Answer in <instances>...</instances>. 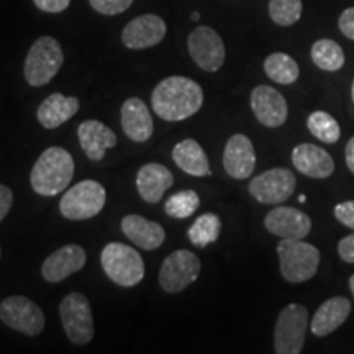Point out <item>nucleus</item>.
<instances>
[{"label": "nucleus", "instance_id": "42", "mask_svg": "<svg viewBox=\"0 0 354 354\" xmlns=\"http://www.w3.org/2000/svg\"><path fill=\"white\" fill-rule=\"evenodd\" d=\"M0 254H2V251H0Z\"/></svg>", "mask_w": 354, "mask_h": 354}, {"label": "nucleus", "instance_id": "16", "mask_svg": "<svg viewBox=\"0 0 354 354\" xmlns=\"http://www.w3.org/2000/svg\"><path fill=\"white\" fill-rule=\"evenodd\" d=\"M87 254L82 246L79 245H66L55 253H51L44 259L41 266V274L44 281L48 282H61L68 279L71 274L79 272L86 266Z\"/></svg>", "mask_w": 354, "mask_h": 354}, {"label": "nucleus", "instance_id": "21", "mask_svg": "<svg viewBox=\"0 0 354 354\" xmlns=\"http://www.w3.org/2000/svg\"><path fill=\"white\" fill-rule=\"evenodd\" d=\"M122 232L131 243L141 250H158L166 240V232L156 221H151L141 215H127L122 220Z\"/></svg>", "mask_w": 354, "mask_h": 354}, {"label": "nucleus", "instance_id": "36", "mask_svg": "<svg viewBox=\"0 0 354 354\" xmlns=\"http://www.w3.org/2000/svg\"><path fill=\"white\" fill-rule=\"evenodd\" d=\"M338 254L343 261L354 264V233L344 236L343 240L338 243Z\"/></svg>", "mask_w": 354, "mask_h": 354}, {"label": "nucleus", "instance_id": "8", "mask_svg": "<svg viewBox=\"0 0 354 354\" xmlns=\"http://www.w3.org/2000/svg\"><path fill=\"white\" fill-rule=\"evenodd\" d=\"M59 317L69 342L87 344L94 338V317L87 297L79 292L66 295L59 305Z\"/></svg>", "mask_w": 354, "mask_h": 354}, {"label": "nucleus", "instance_id": "1", "mask_svg": "<svg viewBox=\"0 0 354 354\" xmlns=\"http://www.w3.org/2000/svg\"><path fill=\"white\" fill-rule=\"evenodd\" d=\"M202 104V87L189 77H166L153 88V110L159 118L166 122L187 120L201 110Z\"/></svg>", "mask_w": 354, "mask_h": 354}, {"label": "nucleus", "instance_id": "2", "mask_svg": "<svg viewBox=\"0 0 354 354\" xmlns=\"http://www.w3.org/2000/svg\"><path fill=\"white\" fill-rule=\"evenodd\" d=\"M74 159L69 151L59 146L44 149L35 162L30 184L39 196L53 197L68 189L74 177Z\"/></svg>", "mask_w": 354, "mask_h": 354}, {"label": "nucleus", "instance_id": "32", "mask_svg": "<svg viewBox=\"0 0 354 354\" xmlns=\"http://www.w3.org/2000/svg\"><path fill=\"white\" fill-rule=\"evenodd\" d=\"M92 8L99 12L100 15H118L130 8L133 0H88Z\"/></svg>", "mask_w": 354, "mask_h": 354}, {"label": "nucleus", "instance_id": "5", "mask_svg": "<svg viewBox=\"0 0 354 354\" xmlns=\"http://www.w3.org/2000/svg\"><path fill=\"white\" fill-rule=\"evenodd\" d=\"M64 63L61 43L53 37H41L32 44L25 59V79L30 86H46Z\"/></svg>", "mask_w": 354, "mask_h": 354}, {"label": "nucleus", "instance_id": "11", "mask_svg": "<svg viewBox=\"0 0 354 354\" xmlns=\"http://www.w3.org/2000/svg\"><path fill=\"white\" fill-rule=\"evenodd\" d=\"M190 57L207 73H216L225 63V44L218 33L210 26H197L187 38Z\"/></svg>", "mask_w": 354, "mask_h": 354}, {"label": "nucleus", "instance_id": "14", "mask_svg": "<svg viewBox=\"0 0 354 354\" xmlns=\"http://www.w3.org/2000/svg\"><path fill=\"white\" fill-rule=\"evenodd\" d=\"M251 109L261 125L279 128L287 122L289 107L281 92L271 86H258L251 92Z\"/></svg>", "mask_w": 354, "mask_h": 354}, {"label": "nucleus", "instance_id": "4", "mask_svg": "<svg viewBox=\"0 0 354 354\" xmlns=\"http://www.w3.org/2000/svg\"><path fill=\"white\" fill-rule=\"evenodd\" d=\"M102 268L110 281L122 287L140 284L145 277V263L135 248L113 241L100 253Z\"/></svg>", "mask_w": 354, "mask_h": 354}, {"label": "nucleus", "instance_id": "12", "mask_svg": "<svg viewBox=\"0 0 354 354\" xmlns=\"http://www.w3.org/2000/svg\"><path fill=\"white\" fill-rule=\"evenodd\" d=\"M297 179L290 169L286 167H274L254 177L250 183V194L256 201L266 205L282 203L294 194Z\"/></svg>", "mask_w": 354, "mask_h": 354}, {"label": "nucleus", "instance_id": "25", "mask_svg": "<svg viewBox=\"0 0 354 354\" xmlns=\"http://www.w3.org/2000/svg\"><path fill=\"white\" fill-rule=\"evenodd\" d=\"M172 159L185 174L194 177H205L212 174L209 158L196 140L187 138L179 141L172 149Z\"/></svg>", "mask_w": 354, "mask_h": 354}, {"label": "nucleus", "instance_id": "22", "mask_svg": "<svg viewBox=\"0 0 354 354\" xmlns=\"http://www.w3.org/2000/svg\"><path fill=\"white\" fill-rule=\"evenodd\" d=\"M174 184V176L159 162H148L136 174V187L140 197L148 203H158L167 189Z\"/></svg>", "mask_w": 354, "mask_h": 354}, {"label": "nucleus", "instance_id": "29", "mask_svg": "<svg viewBox=\"0 0 354 354\" xmlns=\"http://www.w3.org/2000/svg\"><path fill=\"white\" fill-rule=\"evenodd\" d=\"M308 131L312 133L315 138H318L323 143H336L342 136V128H339V123L335 120V117H331L330 113L322 112H313L308 117L307 120Z\"/></svg>", "mask_w": 354, "mask_h": 354}, {"label": "nucleus", "instance_id": "17", "mask_svg": "<svg viewBox=\"0 0 354 354\" xmlns=\"http://www.w3.org/2000/svg\"><path fill=\"white\" fill-rule=\"evenodd\" d=\"M223 167L233 179H246L256 167V151L253 141L246 135L236 133L227 141L223 151Z\"/></svg>", "mask_w": 354, "mask_h": 354}, {"label": "nucleus", "instance_id": "35", "mask_svg": "<svg viewBox=\"0 0 354 354\" xmlns=\"http://www.w3.org/2000/svg\"><path fill=\"white\" fill-rule=\"evenodd\" d=\"M39 10L46 13H61L69 7L71 0H33Z\"/></svg>", "mask_w": 354, "mask_h": 354}, {"label": "nucleus", "instance_id": "10", "mask_svg": "<svg viewBox=\"0 0 354 354\" xmlns=\"http://www.w3.org/2000/svg\"><path fill=\"white\" fill-rule=\"evenodd\" d=\"M0 320L8 328L26 336L39 335L44 328L43 310L25 295H12L0 304Z\"/></svg>", "mask_w": 354, "mask_h": 354}, {"label": "nucleus", "instance_id": "6", "mask_svg": "<svg viewBox=\"0 0 354 354\" xmlns=\"http://www.w3.org/2000/svg\"><path fill=\"white\" fill-rule=\"evenodd\" d=\"M107 192L97 180H81L66 190L61 197L59 212L68 220H88L99 215L105 207Z\"/></svg>", "mask_w": 354, "mask_h": 354}, {"label": "nucleus", "instance_id": "15", "mask_svg": "<svg viewBox=\"0 0 354 354\" xmlns=\"http://www.w3.org/2000/svg\"><path fill=\"white\" fill-rule=\"evenodd\" d=\"M264 227L269 233L290 240H304L312 230V220L294 207H276L266 215Z\"/></svg>", "mask_w": 354, "mask_h": 354}, {"label": "nucleus", "instance_id": "20", "mask_svg": "<svg viewBox=\"0 0 354 354\" xmlns=\"http://www.w3.org/2000/svg\"><path fill=\"white\" fill-rule=\"evenodd\" d=\"M79 145L91 161H102L105 151L117 145V135L99 120H86L77 128Z\"/></svg>", "mask_w": 354, "mask_h": 354}, {"label": "nucleus", "instance_id": "40", "mask_svg": "<svg viewBox=\"0 0 354 354\" xmlns=\"http://www.w3.org/2000/svg\"><path fill=\"white\" fill-rule=\"evenodd\" d=\"M198 19H201V13H198V12H194V13H192V20H196V21H197Z\"/></svg>", "mask_w": 354, "mask_h": 354}, {"label": "nucleus", "instance_id": "24", "mask_svg": "<svg viewBox=\"0 0 354 354\" xmlns=\"http://www.w3.org/2000/svg\"><path fill=\"white\" fill-rule=\"evenodd\" d=\"M351 312V302L346 297H331L320 305L313 320L310 322V330L315 336L331 335L348 320Z\"/></svg>", "mask_w": 354, "mask_h": 354}, {"label": "nucleus", "instance_id": "13", "mask_svg": "<svg viewBox=\"0 0 354 354\" xmlns=\"http://www.w3.org/2000/svg\"><path fill=\"white\" fill-rule=\"evenodd\" d=\"M166 32V21L161 17L146 13L127 24L122 32V43L130 50H146L161 43Z\"/></svg>", "mask_w": 354, "mask_h": 354}, {"label": "nucleus", "instance_id": "26", "mask_svg": "<svg viewBox=\"0 0 354 354\" xmlns=\"http://www.w3.org/2000/svg\"><path fill=\"white\" fill-rule=\"evenodd\" d=\"M264 73L271 81L282 84V86H289V84L297 81L300 69L294 57L286 55V53H272L266 57Z\"/></svg>", "mask_w": 354, "mask_h": 354}, {"label": "nucleus", "instance_id": "39", "mask_svg": "<svg viewBox=\"0 0 354 354\" xmlns=\"http://www.w3.org/2000/svg\"><path fill=\"white\" fill-rule=\"evenodd\" d=\"M349 289L353 292V297H354V274L351 277H349Z\"/></svg>", "mask_w": 354, "mask_h": 354}, {"label": "nucleus", "instance_id": "34", "mask_svg": "<svg viewBox=\"0 0 354 354\" xmlns=\"http://www.w3.org/2000/svg\"><path fill=\"white\" fill-rule=\"evenodd\" d=\"M338 26L342 30V33L344 37L353 39L354 41V7L346 8L342 15H339L338 20Z\"/></svg>", "mask_w": 354, "mask_h": 354}, {"label": "nucleus", "instance_id": "3", "mask_svg": "<svg viewBox=\"0 0 354 354\" xmlns=\"http://www.w3.org/2000/svg\"><path fill=\"white\" fill-rule=\"evenodd\" d=\"M281 274L290 284L307 282L315 276L320 264V251L302 240L282 238L277 245Z\"/></svg>", "mask_w": 354, "mask_h": 354}, {"label": "nucleus", "instance_id": "28", "mask_svg": "<svg viewBox=\"0 0 354 354\" xmlns=\"http://www.w3.org/2000/svg\"><path fill=\"white\" fill-rule=\"evenodd\" d=\"M221 221L220 216L215 214H203L190 225L189 228V240L192 241L194 246L205 248L210 243H215L220 236Z\"/></svg>", "mask_w": 354, "mask_h": 354}, {"label": "nucleus", "instance_id": "33", "mask_svg": "<svg viewBox=\"0 0 354 354\" xmlns=\"http://www.w3.org/2000/svg\"><path fill=\"white\" fill-rule=\"evenodd\" d=\"M335 216L344 227L354 230V201L338 203L335 207Z\"/></svg>", "mask_w": 354, "mask_h": 354}, {"label": "nucleus", "instance_id": "7", "mask_svg": "<svg viewBox=\"0 0 354 354\" xmlns=\"http://www.w3.org/2000/svg\"><path fill=\"white\" fill-rule=\"evenodd\" d=\"M308 328V312L304 305L290 304L279 313L274 328V351L277 354H299Z\"/></svg>", "mask_w": 354, "mask_h": 354}, {"label": "nucleus", "instance_id": "23", "mask_svg": "<svg viewBox=\"0 0 354 354\" xmlns=\"http://www.w3.org/2000/svg\"><path fill=\"white\" fill-rule=\"evenodd\" d=\"M79 112V99L76 97H66L59 92L48 95L41 104H39L37 117L46 130H55L61 127Z\"/></svg>", "mask_w": 354, "mask_h": 354}, {"label": "nucleus", "instance_id": "31", "mask_svg": "<svg viewBox=\"0 0 354 354\" xmlns=\"http://www.w3.org/2000/svg\"><path fill=\"white\" fill-rule=\"evenodd\" d=\"M269 17L274 24L281 26L297 24L302 17V0H271Z\"/></svg>", "mask_w": 354, "mask_h": 354}, {"label": "nucleus", "instance_id": "18", "mask_svg": "<svg viewBox=\"0 0 354 354\" xmlns=\"http://www.w3.org/2000/svg\"><path fill=\"white\" fill-rule=\"evenodd\" d=\"M120 120L127 138L135 143H145L153 136L154 123L151 112L138 97H130L123 102Z\"/></svg>", "mask_w": 354, "mask_h": 354}, {"label": "nucleus", "instance_id": "41", "mask_svg": "<svg viewBox=\"0 0 354 354\" xmlns=\"http://www.w3.org/2000/svg\"><path fill=\"white\" fill-rule=\"evenodd\" d=\"M351 97H353V102H354V81H353V87H351Z\"/></svg>", "mask_w": 354, "mask_h": 354}, {"label": "nucleus", "instance_id": "37", "mask_svg": "<svg viewBox=\"0 0 354 354\" xmlns=\"http://www.w3.org/2000/svg\"><path fill=\"white\" fill-rule=\"evenodd\" d=\"M13 203V192L10 187L0 184V221L8 215Z\"/></svg>", "mask_w": 354, "mask_h": 354}, {"label": "nucleus", "instance_id": "9", "mask_svg": "<svg viewBox=\"0 0 354 354\" xmlns=\"http://www.w3.org/2000/svg\"><path fill=\"white\" fill-rule=\"evenodd\" d=\"M202 264L192 251L177 250L162 261L159 269V286L167 294H177L197 281Z\"/></svg>", "mask_w": 354, "mask_h": 354}, {"label": "nucleus", "instance_id": "38", "mask_svg": "<svg viewBox=\"0 0 354 354\" xmlns=\"http://www.w3.org/2000/svg\"><path fill=\"white\" fill-rule=\"evenodd\" d=\"M344 156H346V165L348 169L354 174V136L348 141L346 149H344Z\"/></svg>", "mask_w": 354, "mask_h": 354}, {"label": "nucleus", "instance_id": "19", "mask_svg": "<svg viewBox=\"0 0 354 354\" xmlns=\"http://www.w3.org/2000/svg\"><path fill=\"white\" fill-rule=\"evenodd\" d=\"M292 165L304 176L325 179L335 172V161L325 149L312 143L295 146L292 151Z\"/></svg>", "mask_w": 354, "mask_h": 354}, {"label": "nucleus", "instance_id": "27", "mask_svg": "<svg viewBox=\"0 0 354 354\" xmlns=\"http://www.w3.org/2000/svg\"><path fill=\"white\" fill-rule=\"evenodd\" d=\"M310 55H312L313 63L318 68L328 71V73L339 71L344 66L343 48L336 41H333V39H318V41L313 43Z\"/></svg>", "mask_w": 354, "mask_h": 354}, {"label": "nucleus", "instance_id": "30", "mask_svg": "<svg viewBox=\"0 0 354 354\" xmlns=\"http://www.w3.org/2000/svg\"><path fill=\"white\" fill-rule=\"evenodd\" d=\"M198 205H201V198L196 190H180L167 198L165 212L171 218L184 220L196 214Z\"/></svg>", "mask_w": 354, "mask_h": 354}]
</instances>
